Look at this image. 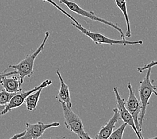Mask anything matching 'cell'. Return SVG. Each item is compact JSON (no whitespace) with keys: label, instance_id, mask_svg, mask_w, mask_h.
I'll list each match as a JSON object with an SVG mask.
<instances>
[{"label":"cell","instance_id":"1","mask_svg":"<svg viewBox=\"0 0 157 139\" xmlns=\"http://www.w3.org/2000/svg\"><path fill=\"white\" fill-rule=\"evenodd\" d=\"M49 36L50 32H46L42 44L40 45L39 47L32 54L28 55L24 59L22 60L21 61L17 64L9 66V68H13L16 71L17 74L20 77L22 84H23L25 78L31 77L32 75L33 74V72H34L33 68H34V63L36 59L41 52L44 50L45 45H46Z\"/></svg>","mask_w":157,"mask_h":139},{"label":"cell","instance_id":"2","mask_svg":"<svg viewBox=\"0 0 157 139\" xmlns=\"http://www.w3.org/2000/svg\"><path fill=\"white\" fill-rule=\"evenodd\" d=\"M152 68H149L147 69V74L143 80H140L139 88H138V94H139L140 102L141 104V111L139 118L140 126L141 129L146 115L147 108L149 104V100H150L152 94H155L156 96H157V86L153 84V81H151V80Z\"/></svg>","mask_w":157,"mask_h":139},{"label":"cell","instance_id":"3","mask_svg":"<svg viewBox=\"0 0 157 139\" xmlns=\"http://www.w3.org/2000/svg\"><path fill=\"white\" fill-rule=\"evenodd\" d=\"M61 104L64 117V125L66 129L76 134L80 139H90L91 137L84 130L83 122L80 116L76 114L72 108H69L63 102H59Z\"/></svg>","mask_w":157,"mask_h":139},{"label":"cell","instance_id":"4","mask_svg":"<svg viewBox=\"0 0 157 139\" xmlns=\"http://www.w3.org/2000/svg\"><path fill=\"white\" fill-rule=\"evenodd\" d=\"M72 25L75 27L78 30L80 31L84 35L88 37L92 40L95 44H109V45H123V46H128V45H142L143 42L142 40L136 41H128L126 39L122 40H114L105 36L102 33L98 32H93L84 28L82 25H77L74 22L72 21Z\"/></svg>","mask_w":157,"mask_h":139},{"label":"cell","instance_id":"5","mask_svg":"<svg viewBox=\"0 0 157 139\" xmlns=\"http://www.w3.org/2000/svg\"><path fill=\"white\" fill-rule=\"evenodd\" d=\"M59 2L61 3H63V4L66 5V6L68 7L70 10H71L72 12L74 13H76V14H78L80 15V16H82L85 17H87L91 20L100 22V23L105 24L106 25L110 26L111 28H114V29H116V30L118 31V32H119V33L121 36L122 39H125L124 33L123 32L122 29L120 28L117 24H115L113 23V22L106 20L103 18L98 17V16H96V15L93 12H90V11L84 10L83 8H82V7L78 4V3L70 1V0H59Z\"/></svg>","mask_w":157,"mask_h":139},{"label":"cell","instance_id":"6","mask_svg":"<svg viewBox=\"0 0 157 139\" xmlns=\"http://www.w3.org/2000/svg\"><path fill=\"white\" fill-rule=\"evenodd\" d=\"M52 83V80H46L44 81L42 83H41L40 85L36 86V87L33 88L31 90H29L28 91L25 92H20L16 93L15 95L11 100H10V102L6 104V108L4 109V110L3 111L2 115H4L7 114V112H9L10 111L12 110L13 109L19 108L20 106H21L25 102V100L30 94L36 91H38V90L40 88H46L47 86L51 85Z\"/></svg>","mask_w":157,"mask_h":139},{"label":"cell","instance_id":"7","mask_svg":"<svg viewBox=\"0 0 157 139\" xmlns=\"http://www.w3.org/2000/svg\"><path fill=\"white\" fill-rule=\"evenodd\" d=\"M127 87H128L129 91V95L128 99L125 101V106L127 110L130 112V114L132 116L136 129L139 132V133L142 134V129L140 126L139 122L140 114L141 111V104L140 101L138 100L135 94H134L132 85L130 82L128 83Z\"/></svg>","mask_w":157,"mask_h":139},{"label":"cell","instance_id":"8","mask_svg":"<svg viewBox=\"0 0 157 139\" xmlns=\"http://www.w3.org/2000/svg\"><path fill=\"white\" fill-rule=\"evenodd\" d=\"M113 91L116 97V101H117V108L118 109L120 116H121V119L123 122L127 123V125H129L132 128V130H134V132L135 133L136 135L137 136L138 138L143 139L144 138L142 136V134H140L139 132L138 131V130L136 129L132 115L130 114V112L126 108L125 100L124 99L122 98L121 95L119 94L118 88L114 87Z\"/></svg>","mask_w":157,"mask_h":139},{"label":"cell","instance_id":"9","mask_svg":"<svg viewBox=\"0 0 157 139\" xmlns=\"http://www.w3.org/2000/svg\"><path fill=\"white\" fill-rule=\"evenodd\" d=\"M60 123L58 122H54L52 123L45 124L42 122H38L37 123H25V134L21 138L24 139H38L44 134L47 129L51 128L58 127Z\"/></svg>","mask_w":157,"mask_h":139},{"label":"cell","instance_id":"10","mask_svg":"<svg viewBox=\"0 0 157 139\" xmlns=\"http://www.w3.org/2000/svg\"><path fill=\"white\" fill-rule=\"evenodd\" d=\"M113 115L108 122L105 125L101 127V129L98 131V133L95 136L96 139H108L109 138L112 133L113 132V130L115 127L116 124L121 120L118 109L116 108L113 109Z\"/></svg>","mask_w":157,"mask_h":139},{"label":"cell","instance_id":"11","mask_svg":"<svg viewBox=\"0 0 157 139\" xmlns=\"http://www.w3.org/2000/svg\"><path fill=\"white\" fill-rule=\"evenodd\" d=\"M56 72L57 76L59 78V83H60V87H59V92L58 95L56 96V99H57L58 102H64L68 107L72 108V101H71L69 86L65 83L59 69H57L56 71Z\"/></svg>","mask_w":157,"mask_h":139},{"label":"cell","instance_id":"12","mask_svg":"<svg viewBox=\"0 0 157 139\" xmlns=\"http://www.w3.org/2000/svg\"><path fill=\"white\" fill-rule=\"evenodd\" d=\"M21 82L17 74L11 75L3 78L1 85L6 91L10 93H17L22 91Z\"/></svg>","mask_w":157,"mask_h":139},{"label":"cell","instance_id":"13","mask_svg":"<svg viewBox=\"0 0 157 139\" xmlns=\"http://www.w3.org/2000/svg\"><path fill=\"white\" fill-rule=\"evenodd\" d=\"M44 88H40L38 91L30 94L25 100V103L26 104V108H27L29 111L35 110L37 106H38V101L40 97V95L42 93V90Z\"/></svg>","mask_w":157,"mask_h":139},{"label":"cell","instance_id":"14","mask_svg":"<svg viewBox=\"0 0 157 139\" xmlns=\"http://www.w3.org/2000/svg\"><path fill=\"white\" fill-rule=\"evenodd\" d=\"M116 4L117 7L121 10L123 15L124 16V19L126 24V32L125 33V36L127 37H130L131 34V29H130V24L129 20V17L128 14V10H127L126 6V0H115Z\"/></svg>","mask_w":157,"mask_h":139},{"label":"cell","instance_id":"15","mask_svg":"<svg viewBox=\"0 0 157 139\" xmlns=\"http://www.w3.org/2000/svg\"><path fill=\"white\" fill-rule=\"evenodd\" d=\"M127 126H128L127 123L124 122V123L118 129L115 130L112 133L109 137V139H122L123 138V134H124V132Z\"/></svg>","mask_w":157,"mask_h":139},{"label":"cell","instance_id":"16","mask_svg":"<svg viewBox=\"0 0 157 139\" xmlns=\"http://www.w3.org/2000/svg\"><path fill=\"white\" fill-rule=\"evenodd\" d=\"M16 94V93H10L7 92L3 88L0 91V104L6 105Z\"/></svg>","mask_w":157,"mask_h":139},{"label":"cell","instance_id":"17","mask_svg":"<svg viewBox=\"0 0 157 139\" xmlns=\"http://www.w3.org/2000/svg\"><path fill=\"white\" fill-rule=\"evenodd\" d=\"M42 1H43V2H48L49 3H50V4H52V6H54L56 8H57L59 11H60V12L62 13V14H63L64 15H66V16L68 17V18H70L71 20H72L73 22H74V23L75 24H76L77 25H81L79 22H78L75 18H74V17H72V16H71V15L70 14H68V12H66V11L63 10V9H62V7H60V6H59L55 2H54L53 0H42Z\"/></svg>","mask_w":157,"mask_h":139},{"label":"cell","instance_id":"18","mask_svg":"<svg viewBox=\"0 0 157 139\" xmlns=\"http://www.w3.org/2000/svg\"><path fill=\"white\" fill-rule=\"evenodd\" d=\"M155 66H157V61H152L150 63L147 64H145L144 66L143 67H138L137 68V71L138 72L142 73L143 71L147 70L149 68H152Z\"/></svg>","mask_w":157,"mask_h":139},{"label":"cell","instance_id":"19","mask_svg":"<svg viewBox=\"0 0 157 139\" xmlns=\"http://www.w3.org/2000/svg\"><path fill=\"white\" fill-rule=\"evenodd\" d=\"M6 71H7V70L6 69V70H4V72L2 74H0V85H1V84H2V81L3 78H5L6 76H11V75L17 74V72L16 70L13 71V72H6Z\"/></svg>","mask_w":157,"mask_h":139},{"label":"cell","instance_id":"20","mask_svg":"<svg viewBox=\"0 0 157 139\" xmlns=\"http://www.w3.org/2000/svg\"><path fill=\"white\" fill-rule=\"evenodd\" d=\"M24 134H25V130L23 131V132L21 133L16 134L13 135V137H11V138H12V139H13V138H16V139H17V138H21L22 137H23L24 136Z\"/></svg>","mask_w":157,"mask_h":139},{"label":"cell","instance_id":"21","mask_svg":"<svg viewBox=\"0 0 157 139\" xmlns=\"http://www.w3.org/2000/svg\"><path fill=\"white\" fill-rule=\"evenodd\" d=\"M6 105H2V104H0V116H3V115H2V113H3V111L4 110V109H5V108H6Z\"/></svg>","mask_w":157,"mask_h":139},{"label":"cell","instance_id":"22","mask_svg":"<svg viewBox=\"0 0 157 139\" xmlns=\"http://www.w3.org/2000/svg\"><path fill=\"white\" fill-rule=\"evenodd\" d=\"M152 138H156V139H157V136H156V137H152Z\"/></svg>","mask_w":157,"mask_h":139}]
</instances>
